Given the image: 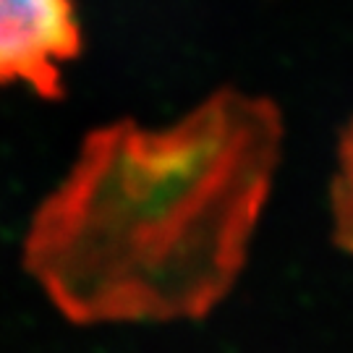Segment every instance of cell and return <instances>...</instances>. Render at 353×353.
Here are the masks:
<instances>
[{
  "label": "cell",
  "mask_w": 353,
  "mask_h": 353,
  "mask_svg": "<svg viewBox=\"0 0 353 353\" xmlns=\"http://www.w3.org/2000/svg\"><path fill=\"white\" fill-rule=\"evenodd\" d=\"M283 121L220 89L160 128L89 131L26 228L21 265L74 325L202 319L246 265Z\"/></svg>",
  "instance_id": "6da1fadb"
},
{
  "label": "cell",
  "mask_w": 353,
  "mask_h": 353,
  "mask_svg": "<svg viewBox=\"0 0 353 353\" xmlns=\"http://www.w3.org/2000/svg\"><path fill=\"white\" fill-rule=\"evenodd\" d=\"M81 52L74 0H0V87L63 97V65Z\"/></svg>",
  "instance_id": "7a4b0ae2"
},
{
  "label": "cell",
  "mask_w": 353,
  "mask_h": 353,
  "mask_svg": "<svg viewBox=\"0 0 353 353\" xmlns=\"http://www.w3.org/2000/svg\"><path fill=\"white\" fill-rule=\"evenodd\" d=\"M338 176L332 183V212H335V241L353 252V121L345 128L338 152Z\"/></svg>",
  "instance_id": "3957f363"
}]
</instances>
